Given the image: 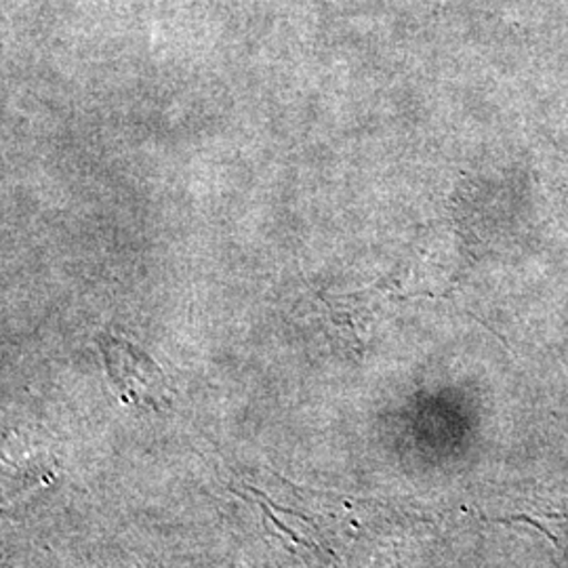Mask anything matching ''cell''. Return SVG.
Masks as SVG:
<instances>
[{"mask_svg":"<svg viewBox=\"0 0 568 568\" xmlns=\"http://www.w3.org/2000/svg\"><path fill=\"white\" fill-rule=\"evenodd\" d=\"M105 373L114 392L126 405L161 410L171 403V387L163 368L138 345L116 335L98 337Z\"/></svg>","mask_w":568,"mask_h":568,"instance_id":"cell-1","label":"cell"}]
</instances>
